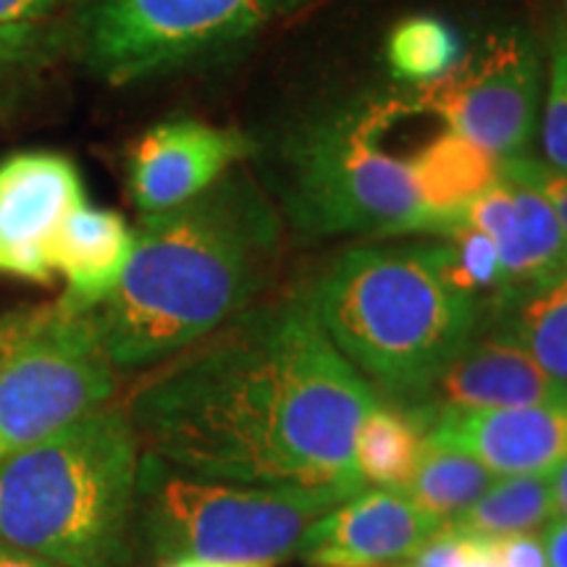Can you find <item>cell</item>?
Segmentation results:
<instances>
[{"label": "cell", "mask_w": 567, "mask_h": 567, "mask_svg": "<svg viewBox=\"0 0 567 567\" xmlns=\"http://www.w3.org/2000/svg\"><path fill=\"white\" fill-rule=\"evenodd\" d=\"M375 402L310 302L292 297L147 368L122 408L142 450L179 471L342 505L365 488L354 436Z\"/></svg>", "instance_id": "obj_1"}, {"label": "cell", "mask_w": 567, "mask_h": 567, "mask_svg": "<svg viewBox=\"0 0 567 567\" xmlns=\"http://www.w3.org/2000/svg\"><path fill=\"white\" fill-rule=\"evenodd\" d=\"M279 243V216L243 176H224L179 208L145 213L122 281L92 310L113 368L158 365L250 310Z\"/></svg>", "instance_id": "obj_2"}, {"label": "cell", "mask_w": 567, "mask_h": 567, "mask_svg": "<svg viewBox=\"0 0 567 567\" xmlns=\"http://www.w3.org/2000/svg\"><path fill=\"white\" fill-rule=\"evenodd\" d=\"M305 300L379 400L400 408L471 342L488 308L446 279L431 245L352 247Z\"/></svg>", "instance_id": "obj_3"}, {"label": "cell", "mask_w": 567, "mask_h": 567, "mask_svg": "<svg viewBox=\"0 0 567 567\" xmlns=\"http://www.w3.org/2000/svg\"><path fill=\"white\" fill-rule=\"evenodd\" d=\"M142 444L105 405L0 465V542L61 567H130Z\"/></svg>", "instance_id": "obj_4"}, {"label": "cell", "mask_w": 567, "mask_h": 567, "mask_svg": "<svg viewBox=\"0 0 567 567\" xmlns=\"http://www.w3.org/2000/svg\"><path fill=\"white\" fill-rule=\"evenodd\" d=\"M326 494L203 478L142 450L137 536L161 563L195 557L274 567L337 507Z\"/></svg>", "instance_id": "obj_5"}, {"label": "cell", "mask_w": 567, "mask_h": 567, "mask_svg": "<svg viewBox=\"0 0 567 567\" xmlns=\"http://www.w3.org/2000/svg\"><path fill=\"white\" fill-rule=\"evenodd\" d=\"M392 111L371 109L318 126L292 158L287 208L297 229L316 237L339 234H442L408 161L379 147Z\"/></svg>", "instance_id": "obj_6"}, {"label": "cell", "mask_w": 567, "mask_h": 567, "mask_svg": "<svg viewBox=\"0 0 567 567\" xmlns=\"http://www.w3.org/2000/svg\"><path fill=\"white\" fill-rule=\"evenodd\" d=\"M118 389L92 310L53 302L11 316L0 363V465L92 410Z\"/></svg>", "instance_id": "obj_7"}, {"label": "cell", "mask_w": 567, "mask_h": 567, "mask_svg": "<svg viewBox=\"0 0 567 567\" xmlns=\"http://www.w3.org/2000/svg\"><path fill=\"white\" fill-rule=\"evenodd\" d=\"M295 0H90L82 61L109 84H132L213 55Z\"/></svg>", "instance_id": "obj_8"}, {"label": "cell", "mask_w": 567, "mask_h": 567, "mask_svg": "<svg viewBox=\"0 0 567 567\" xmlns=\"http://www.w3.org/2000/svg\"><path fill=\"white\" fill-rule=\"evenodd\" d=\"M542 63L517 32L486 38L434 82L417 90L413 109L429 111L496 158H513L536 130Z\"/></svg>", "instance_id": "obj_9"}, {"label": "cell", "mask_w": 567, "mask_h": 567, "mask_svg": "<svg viewBox=\"0 0 567 567\" xmlns=\"http://www.w3.org/2000/svg\"><path fill=\"white\" fill-rule=\"evenodd\" d=\"M84 203L82 174L69 155L24 151L0 161V276L51 284L55 239Z\"/></svg>", "instance_id": "obj_10"}, {"label": "cell", "mask_w": 567, "mask_h": 567, "mask_svg": "<svg viewBox=\"0 0 567 567\" xmlns=\"http://www.w3.org/2000/svg\"><path fill=\"white\" fill-rule=\"evenodd\" d=\"M567 402V384L555 379L507 334L486 321L463 350L434 375L405 410L429 421L446 410H496ZM400 408V405H396Z\"/></svg>", "instance_id": "obj_11"}, {"label": "cell", "mask_w": 567, "mask_h": 567, "mask_svg": "<svg viewBox=\"0 0 567 567\" xmlns=\"http://www.w3.org/2000/svg\"><path fill=\"white\" fill-rule=\"evenodd\" d=\"M439 528L408 494L363 488L318 517L297 557L313 567H405Z\"/></svg>", "instance_id": "obj_12"}, {"label": "cell", "mask_w": 567, "mask_h": 567, "mask_svg": "<svg viewBox=\"0 0 567 567\" xmlns=\"http://www.w3.org/2000/svg\"><path fill=\"white\" fill-rule=\"evenodd\" d=\"M250 151L245 134L195 118L155 124L132 147L130 195L142 216L179 208L208 193Z\"/></svg>", "instance_id": "obj_13"}, {"label": "cell", "mask_w": 567, "mask_h": 567, "mask_svg": "<svg viewBox=\"0 0 567 567\" xmlns=\"http://www.w3.org/2000/svg\"><path fill=\"white\" fill-rule=\"evenodd\" d=\"M425 436L457 446L494 476L551 473L567 460V402L496 410H446Z\"/></svg>", "instance_id": "obj_14"}, {"label": "cell", "mask_w": 567, "mask_h": 567, "mask_svg": "<svg viewBox=\"0 0 567 567\" xmlns=\"http://www.w3.org/2000/svg\"><path fill=\"white\" fill-rule=\"evenodd\" d=\"M463 221L476 226L496 245L502 268L499 292L567 274L565 226L547 197L530 184L502 174L492 189L467 205Z\"/></svg>", "instance_id": "obj_15"}, {"label": "cell", "mask_w": 567, "mask_h": 567, "mask_svg": "<svg viewBox=\"0 0 567 567\" xmlns=\"http://www.w3.org/2000/svg\"><path fill=\"white\" fill-rule=\"evenodd\" d=\"M134 229L116 210L80 205L55 239L53 266L63 276L66 292L61 305L71 310H95L109 300L130 266Z\"/></svg>", "instance_id": "obj_16"}, {"label": "cell", "mask_w": 567, "mask_h": 567, "mask_svg": "<svg viewBox=\"0 0 567 567\" xmlns=\"http://www.w3.org/2000/svg\"><path fill=\"white\" fill-rule=\"evenodd\" d=\"M417 195L431 216L450 234L463 221V210L502 179V158L463 134L446 130L408 161Z\"/></svg>", "instance_id": "obj_17"}, {"label": "cell", "mask_w": 567, "mask_h": 567, "mask_svg": "<svg viewBox=\"0 0 567 567\" xmlns=\"http://www.w3.org/2000/svg\"><path fill=\"white\" fill-rule=\"evenodd\" d=\"M494 323L567 384V274L496 295Z\"/></svg>", "instance_id": "obj_18"}, {"label": "cell", "mask_w": 567, "mask_h": 567, "mask_svg": "<svg viewBox=\"0 0 567 567\" xmlns=\"http://www.w3.org/2000/svg\"><path fill=\"white\" fill-rule=\"evenodd\" d=\"M425 446L421 417L392 402H375L354 436V471L365 488L405 492Z\"/></svg>", "instance_id": "obj_19"}, {"label": "cell", "mask_w": 567, "mask_h": 567, "mask_svg": "<svg viewBox=\"0 0 567 567\" xmlns=\"http://www.w3.org/2000/svg\"><path fill=\"white\" fill-rule=\"evenodd\" d=\"M494 473L473 455L425 436L421 463L402 494H408L417 509L444 528L463 515L494 484Z\"/></svg>", "instance_id": "obj_20"}, {"label": "cell", "mask_w": 567, "mask_h": 567, "mask_svg": "<svg viewBox=\"0 0 567 567\" xmlns=\"http://www.w3.org/2000/svg\"><path fill=\"white\" fill-rule=\"evenodd\" d=\"M555 517L549 473L496 476L494 484L444 528L478 536L536 534V530L547 528Z\"/></svg>", "instance_id": "obj_21"}, {"label": "cell", "mask_w": 567, "mask_h": 567, "mask_svg": "<svg viewBox=\"0 0 567 567\" xmlns=\"http://www.w3.org/2000/svg\"><path fill=\"white\" fill-rule=\"evenodd\" d=\"M386 59L396 80L425 84L455 66L460 42L444 21L431 17L408 19L389 38Z\"/></svg>", "instance_id": "obj_22"}, {"label": "cell", "mask_w": 567, "mask_h": 567, "mask_svg": "<svg viewBox=\"0 0 567 567\" xmlns=\"http://www.w3.org/2000/svg\"><path fill=\"white\" fill-rule=\"evenodd\" d=\"M431 252L446 279L463 292L484 300L486 292L502 289L499 252L492 237H486L476 226L460 221L450 234H444L442 243L431 245Z\"/></svg>", "instance_id": "obj_23"}, {"label": "cell", "mask_w": 567, "mask_h": 567, "mask_svg": "<svg viewBox=\"0 0 567 567\" xmlns=\"http://www.w3.org/2000/svg\"><path fill=\"white\" fill-rule=\"evenodd\" d=\"M53 32L45 24L0 27V109L19 95L24 82L45 66L53 53Z\"/></svg>", "instance_id": "obj_24"}, {"label": "cell", "mask_w": 567, "mask_h": 567, "mask_svg": "<svg viewBox=\"0 0 567 567\" xmlns=\"http://www.w3.org/2000/svg\"><path fill=\"white\" fill-rule=\"evenodd\" d=\"M405 567H502L488 536L439 528Z\"/></svg>", "instance_id": "obj_25"}, {"label": "cell", "mask_w": 567, "mask_h": 567, "mask_svg": "<svg viewBox=\"0 0 567 567\" xmlns=\"http://www.w3.org/2000/svg\"><path fill=\"white\" fill-rule=\"evenodd\" d=\"M544 151L551 168L567 174V42L557 48L551 61V87L544 116Z\"/></svg>", "instance_id": "obj_26"}, {"label": "cell", "mask_w": 567, "mask_h": 567, "mask_svg": "<svg viewBox=\"0 0 567 567\" xmlns=\"http://www.w3.org/2000/svg\"><path fill=\"white\" fill-rule=\"evenodd\" d=\"M502 174L515 176V179L530 184V187L538 189L547 203L555 208L557 218L563 221L567 231V174L557 172V168L542 166V163L528 161V158H502Z\"/></svg>", "instance_id": "obj_27"}, {"label": "cell", "mask_w": 567, "mask_h": 567, "mask_svg": "<svg viewBox=\"0 0 567 567\" xmlns=\"http://www.w3.org/2000/svg\"><path fill=\"white\" fill-rule=\"evenodd\" d=\"M488 538L494 542L502 567H547L542 534H509Z\"/></svg>", "instance_id": "obj_28"}, {"label": "cell", "mask_w": 567, "mask_h": 567, "mask_svg": "<svg viewBox=\"0 0 567 567\" xmlns=\"http://www.w3.org/2000/svg\"><path fill=\"white\" fill-rule=\"evenodd\" d=\"M61 0H0V27L40 24Z\"/></svg>", "instance_id": "obj_29"}, {"label": "cell", "mask_w": 567, "mask_h": 567, "mask_svg": "<svg viewBox=\"0 0 567 567\" xmlns=\"http://www.w3.org/2000/svg\"><path fill=\"white\" fill-rule=\"evenodd\" d=\"M547 567H567V520H555L542 530Z\"/></svg>", "instance_id": "obj_30"}, {"label": "cell", "mask_w": 567, "mask_h": 567, "mask_svg": "<svg viewBox=\"0 0 567 567\" xmlns=\"http://www.w3.org/2000/svg\"><path fill=\"white\" fill-rule=\"evenodd\" d=\"M0 567H61L51 559L32 555V551L11 547V544L0 542Z\"/></svg>", "instance_id": "obj_31"}, {"label": "cell", "mask_w": 567, "mask_h": 567, "mask_svg": "<svg viewBox=\"0 0 567 567\" xmlns=\"http://www.w3.org/2000/svg\"><path fill=\"white\" fill-rule=\"evenodd\" d=\"M551 496H555V513L559 520H567V460L549 473Z\"/></svg>", "instance_id": "obj_32"}, {"label": "cell", "mask_w": 567, "mask_h": 567, "mask_svg": "<svg viewBox=\"0 0 567 567\" xmlns=\"http://www.w3.org/2000/svg\"><path fill=\"white\" fill-rule=\"evenodd\" d=\"M163 567H258V565L213 563V559H195V557H182V559H172V563H163Z\"/></svg>", "instance_id": "obj_33"}, {"label": "cell", "mask_w": 567, "mask_h": 567, "mask_svg": "<svg viewBox=\"0 0 567 567\" xmlns=\"http://www.w3.org/2000/svg\"><path fill=\"white\" fill-rule=\"evenodd\" d=\"M11 342V316L0 318V363H3V354L9 350Z\"/></svg>", "instance_id": "obj_34"}]
</instances>
